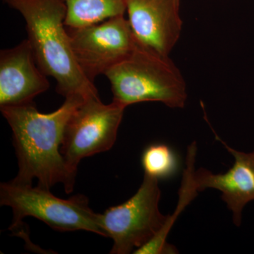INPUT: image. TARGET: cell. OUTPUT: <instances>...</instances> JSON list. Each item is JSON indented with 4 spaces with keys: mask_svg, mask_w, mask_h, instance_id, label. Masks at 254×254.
Returning <instances> with one entry per match:
<instances>
[{
    "mask_svg": "<svg viewBox=\"0 0 254 254\" xmlns=\"http://www.w3.org/2000/svg\"><path fill=\"white\" fill-rule=\"evenodd\" d=\"M85 100L78 95L66 97L60 108L48 114L40 113L34 103L0 108L12 130L18 160L13 182L33 185L37 179L41 188L63 184L66 193L73 191L77 173L68 168L60 148L68 120Z\"/></svg>",
    "mask_w": 254,
    "mask_h": 254,
    "instance_id": "cell-1",
    "label": "cell"
},
{
    "mask_svg": "<svg viewBox=\"0 0 254 254\" xmlns=\"http://www.w3.org/2000/svg\"><path fill=\"white\" fill-rule=\"evenodd\" d=\"M1 1L22 15L37 63L47 76L55 78L59 94L99 98L94 83L82 72L73 56L64 0Z\"/></svg>",
    "mask_w": 254,
    "mask_h": 254,
    "instance_id": "cell-2",
    "label": "cell"
},
{
    "mask_svg": "<svg viewBox=\"0 0 254 254\" xmlns=\"http://www.w3.org/2000/svg\"><path fill=\"white\" fill-rule=\"evenodd\" d=\"M113 100L127 107L143 102H159L173 109L186 105V81L168 55L140 45L129 56L105 73Z\"/></svg>",
    "mask_w": 254,
    "mask_h": 254,
    "instance_id": "cell-3",
    "label": "cell"
},
{
    "mask_svg": "<svg viewBox=\"0 0 254 254\" xmlns=\"http://www.w3.org/2000/svg\"><path fill=\"white\" fill-rule=\"evenodd\" d=\"M0 205L12 209V222L9 227L12 232L21 226L23 218L33 217L57 231L84 230L106 237L100 225V214L90 208L84 195L63 199L50 190L11 180L0 185Z\"/></svg>",
    "mask_w": 254,
    "mask_h": 254,
    "instance_id": "cell-4",
    "label": "cell"
},
{
    "mask_svg": "<svg viewBox=\"0 0 254 254\" xmlns=\"http://www.w3.org/2000/svg\"><path fill=\"white\" fill-rule=\"evenodd\" d=\"M159 180L145 175L136 193L117 206L100 214L106 237L113 240L111 254L133 253L149 242L168 220L159 209L161 190Z\"/></svg>",
    "mask_w": 254,
    "mask_h": 254,
    "instance_id": "cell-5",
    "label": "cell"
},
{
    "mask_svg": "<svg viewBox=\"0 0 254 254\" xmlns=\"http://www.w3.org/2000/svg\"><path fill=\"white\" fill-rule=\"evenodd\" d=\"M125 108L114 100L105 105L100 98L82 103L68 120L60 148L68 168L77 173L83 158L113 148Z\"/></svg>",
    "mask_w": 254,
    "mask_h": 254,
    "instance_id": "cell-6",
    "label": "cell"
},
{
    "mask_svg": "<svg viewBox=\"0 0 254 254\" xmlns=\"http://www.w3.org/2000/svg\"><path fill=\"white\" fill-rule=\"evenodd\" d=\"M67 31L75 60L92 82L126 59L138 45L124 15Z\"/></svg>",
    "mask_w": 254,
    "mask_h": 254,
    "instance_id": "cell-7",
    "label": "cell"
},
{
    "mask_svg": "<svg viewBox=\"0 0 254 254\" xmlns=\"http://www.w3.org/2000/svg\"><path fill=\"white\" fill-rule=\"evenodd\" d=\"M126 6L137 42L169 56L181 36L180 0H126Z\"/></svg>",
    "mask_w": 254,
    "mask_h": 254,
    "instance_id": "cell-8",
    "label": "cell"
},
{
    "mask_svg": "<svg viewBox=\"0 0 254 254\" xmlns=\"http://www.w3.org/2000/svg\"><path fill=\"white\" fill-rule=\"evenodd\" d=\"M28 40L0 52V108L33 103L50 88Z\"/></svg>",
    "mask_w": 254,
    "mask_h": 254,
    "instance_id": "cell-9",
    "label": "cell"
},
{
    "mask_svg": "<svg viewBox=\"0 0 254 254\" xmlns=\"http://www.w3.org/2000/svg\"><path fill=\"white\" fill-rule=\"evenodd\" d=\"M215 136L233 155L235 162L225 173L214 174L203 168L195 170V186L198 192L207 189L220 190L222 200L232 211L234 224L240 227L244 208L254 200V150L251 153L239 151Z\"/></svg>",
    "mask_w": 254,
    "mask_h": 254,
    "instance_id": "cell-10",
    "label": "cell"
},
{
    "mask_svg": "<svg viewBox=\"0 0 254 254\" xmlns=\"http://www.w3.org/2000/svg\"><path fill=\"white\" fill-rule=\"evenodd\" d=\"M197 153L196 141L192 142L187 148L186 168L184 170L181 187L180 189L178 205L173 215H168V220L160 231L135 254H175L178 251L167 242V238L177 217L198 195V190L194 180L195 163Z\"/></svg>",
    "mask_w": 254,
    "mask_h": 254,
    "instance_id": "cell-11",
    "label": "cell"
},
{
    "mask_svg": "<svg viewBox=\"0 0 254 254\" xmlns=\"http://www.w3.org/2000/svg\"><path fill=\"white\" fill-rule=\"evenodd\" d=\"M67 13L65 25L77 28L125 14L126 0H64Z\"/></svg>",
    "mask_w": 254,
    "mask_h": 254,
    "instance_id": "cell-12",
    "label": "cell"
},
{
    "mask_svg": "<svg viewBox=\"0 0 254 254\" xmlns=\"http://www.w3.org/2000/svg\"><path fill=\"white\" fill-rule=\"evenodd\" d=\"M176 152L165 143H153L143 150L141 164L145 175L157 180L175 177L180 169Z\"/></svg>",
    "mask_w": 254,
    "mask_h": 254,
    "instance_id": "cell-13",
    "label": "cell"
}]
</instances>
